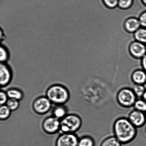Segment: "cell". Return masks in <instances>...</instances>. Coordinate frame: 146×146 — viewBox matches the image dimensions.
I'll list each match as a JSON object with an SVG mask.
<instances>
[{"label": "cell", "mask_w": 146, "mask_h": 146, "mask_svg": "<svg viewBox=\"0 0 146 146\" xmlns=\"http://www.w3.org/2000/svg\"><path fill=\"white\" fill-rule=\"evenodd\" d=\"M121 144L113 135L107 137L104 139L102 143L101 146H121Z\"/></svg>", "instance_id": "e0dca14e"}, {"label": "cell", "mask_w": 146, "mask_h": 146, "mask_svg": "<svg viewBox=\"0 0 146 146\" xmlns=\"http://www.w3.org/2000/svg\"><path fill=\"white\" fill-rule=\"evenodd\" d=\"M79 138L75 133H63L58 137L56 146H78Z\"/></svg>", "instance_id": "52a82bcc"}, {"label": "cell", "mask_w": 146, "mask_h": 146, "mask_svg": "<svg viewBox=\"0 0 146 146\" xmlns=\"http://www.w3.org/2000/svg\"><path fill=\"white\" fill-rule=\"evenodd\" d=\"M69 91L65 87L60 84L51 85L47 89L46 97L52 104L56 105H63L70 98Z\"/></svg>", "instance_id": "7a4b0ae2"}, {"label": "cell", "mask_w": 146, "mask_h": 146, "mask_svg": "<svg viewBox=\"0 0 146 146\" xmlns=\"http://www.w3.org/2000/svg\"><path fill=\"white\" fill-rule=\"evenodd\" d=\"M145 132L146 133V124H145Z\"/></svg>", "instance_id": "4dcf8cb0"}, {"label": "cell", "mask_w": 146, "mask_h": 146, "mask_svg": "<svg viewBox=\"0 0 146 146\" xmlns=\"http://www.w3.org/2000/svg\"><path fill=\"white\" fill-rule=\"evenodd\" d=\"M0 97H1V101H0L1 105H5L9 99L6 92L1 91L0 93Z\"/></svg>", "instance_id": "d4e9b609"}, {"label": "cell", "mask_w": 146, "mask_h": 146, "mask_svg": "<svg viewBox=\"0 0 146 146\" xmlns=\"http://www.w3.org/2000/svg\"><path fill=\"white\" fill-rule=\"evenodd\" d=\"M129 51L134 58L141 59L146 54V45L139 41H134L130 44Z\"/></svg>", "instance_id": "30bf717a"}, {"label": "cell", "mask_w": 146, "mask_h": 146, "mask_svg": "<svg viewBox=\"0 0 146 146\" xmlns=\"http://www.w3.org/2000/svg\"><path fill=\"white\" fill-rule=\"evenodd\" d=\"M145 116L146 118V111H145Z\"/></svg>", "instance_id": "1f68e13d"}, {"label": "cell", "mask_w": 146, "mask_h": 146, "mask_svg": "<svg viewBox=\"0 0 146 146\" xmlns=\"http://www.w3.org/2000/svg\"><path fill=\"white\" fill-rule=\"evenodd\" d=\"M82 125V120L80 116L70 114L60 120V130L63 133H75L80 130Z\"/></svg>", "instance_id": "3957f363"}, {"label": "cell", "mask_w": 146, "mask_h": 146, "mask_svg": "<svg viewBox=\"0 0 146 146\" xmlns=\"http://www.w3.org/2000/svg\"><path fill=\"white\" fill-rule=\"evenodd\" d=\"M131 89L138 99L142 98L146 88L145 85L134 84L131 87Z\"/></svg>", "instance_id": "ac0fdd59"}, {"label": "cell", "mask_w": 146, "mask_h": 146, "mask_svg": "<svg viewBox=\"0 0 146 146\" xmlns=\"http://www.w3.org/2000/svg\"><path fill=\"white\" fill-rule=\"evenodd\" d=\"M113 131L114 136L122 144L128 143L133 141L138 133V129L125 117H120L116 120Z\"/></svg>", "instance_id": "6da1fadb"}, {"label": "cell", "mask_w": 146, "mask_h": 146, "mask_svg": "<svg viewBox=\"0 0 146 146\" xmlns=\"http://www.w3.org/2000/svg\"><path fill=\"white\" fill-rule=\"evenodd\" d=\"M1 41H2V40H3L4 38H5V35H4V31L1 28Z\"/></svg>", "instance_id": "83f0119b"}, {"label": "cell", "mask_w": 146, "mask_h": 146, "mask_svg": "<svg viewBox=\"0 0 146 146\" xmlns=\"http://www.w3.org/2000/svg\"><path fill=\"white\" fill-rule=\"evenodd\" d=\"M128 119L137 128H141L146 124L145 113L136 110H132L128 114Z\"/></svg>", "instance_id": "9c48e42d"}, {"label": "cell", "mask_w": 146, "mask_h": 146, "mask_svg": "<svg viewBox=\"0 0 146 146\" xmlns=\"http://www.w3.org/2000/svg\"><path fill=\"white\" fill-rule=\"evenodd\" d=\"M116 98L118 103L126 108H133L134 104L138 99L131 88L129 87L120 89L117 93Z\"/></svg>", "instance_id": "277c9868"}, {"label": "cell", "mask_w": 146, "mask_h": 146, "mask_svg": "<svg viewBox=\"0 0 146 146\" xmlns=\"http://www.w3.org/2000/svg\"><path fill=\"white\" fill-rule=\"evenodd\" d=\"M131 78L134 84L145 85L146 84V72L144 70H136L133 73Z\"/></svg>", "instance_id": "7c38bea8"}, {"label": "cell", "mask_w": 146, "mask_h": 146, "mask_svg": "<svg viewBox=\"0 0 146 146\" xmlns=\"http://www.w3.org/2000/svg\"><path fill=\"white\" fill-rule=\"evenodd\" d=\"M134 36L135 41L146 44V28H140L134 33Z\"/></svg>", "instance_id": "9a60e30c"}, {"label": "cell", "mask_w": 146, "mask_h": 146, "mask_svg": "<svg viewBox=\"0 0 146 146\" xmlns=\"http://www.w3.org/2000/svg\"><path fill=\"white\" fill-rule=\"evenodd\" d=\"M9 57V53L8 49L3 44L1 45L0 48V60L1 63H6Z\"/></svg>", "instance_id": "ffe728a7"}, {"label": "cell", "mask_w": 146, "mask_h": 146, "mask_svg": "<svg viewBox=\"0 0 146 146\" xmlns=\"http://www.w3.org/2000/svg\"><path fill=\"white\" fill-rule=\"evenodd\" d=\"M133 0H119L118 7L123 9H127L132 6Z\"/></svg>", "instance_id": "603a6c76"}, {"label": "cell", "mask_w": 146, "mask_h": 146, "mask_svg": "<svg viewBox=\"0 0 146 146\" xmlns=\"http://www.w3.org/2000/svg\"><path fill=\"white\" fill-rule=\"evenodd\" d=\"M12 71L6 63L0 65V84L1 88L7 87L11 83L12 78Z\"/></svg>", "instance_id": "ba28073f"}, {"label": "cell", "mask_w": 146, "mask_h": 146, "mask_svg": "<svg viewBox=\"0 0 146 146\" xmlns=\"http://www.w3.org/2000/svg\"><path fill=\"white\" fill-rule=\"evenodd\" d=\"M67 111L63 105H56L52 111L53 116L60 120L67 115Z\"/></svg>", "instance_id": "5bb4252c"}, {"label": "cell", "mask_w": 146, "mask_h": 146, "mask_svg": "<svg viewBox=\"0 0 146 146\" xmlns=\"http://www.w3.org/2000/svg\"><path fill=\"white\" fill-rule=\"evenodd\" d=\"M9 99L20 101L23 99L24 94L22 91L17 88H11L6 91Z\"/></svg>", "instance_id": "4fadbf2b"}, {"label": "cell", "mask_w": 146, "mask_h": 146, "mask_svg": "<svg viewBox=\"0 0 146 146\" xmlns=\"http://www.w3.org/2000/svg\"><path fill=\"white\" fill-rule=\"evenodd\" d=\"M141 65H142L143 69L146 72V54L141 59Z\"/></svg>", "instance_id": "4316f807"}, {"label": "cell", "mask_w": 146, "mask_h": 146, "mask_svg": "<svg viewBox=\"0 0 146 146\" xmlns=\"http://www.w3.org/2000/svg\"><path fill=\"white\" fill-rule=\"evenodd\" d=\"M11 111H16L19 106V101L17 100L9 99L5 104Z\"/></svg>", "instance_id": "7402d4cb"}, {"label": "cell", "mask_w": 146, "mask_h": 146, "mask_svg": "<svg viewBox=\"0 0 146 146\" xmlns=\"http://www.w3.org/2000/svg\"><path fill=\"white\" fill-rule=\"evenodd\" d=\"M52 103L46 97H38L34 101L33 108L37 114L43 115L47 113L52 107Z\"/></svg>", "instance_id": "5b68a950"}, {"label": "cell", "mask_w": 146, "mask_h": 146, "mask_svg": "<svg viewBox=\"0 0 146 146\" xmlns=\"http://www.w3.org/2000/svg\"><path fill=\"white\" fill-rule=\"evenodd\" d=\"M142 98L143 99H144V101H145L146 102V89L145 90V92H144V95H143Z\"/></svg>", "instance_id": "f1b7e54d"}, {"label": "cell", "mask_w": 146, "mask_h": 146, "mask_svg": "<svg viewBox=\"0 0 146 146\" xmlns=\"http://www.w3.org/2000/svg\"><path fill=\"white\" fill-rule=\"evenodd\" d=\"M11 111L6 105H1L0 119L1 121H5L8 119L11 115Z\"/></svg>", "instance_id": "d6986e66"}, {"label": "cell", "mask_w": 146, "mask_h": 146, "mask_svg": "<svg viewBox=\"0 0 146 146\" xmlns=\"http://www.w3.org/2000/svg\"><path fill=\"white\" fill-rule=\"evenodd\" d=\"M143 3L144 4V5L146 7V0H142Z\"/></svg>", "instance_id": "f546056e"}, {"label": "cell", "mask_w": 146, "mask_h": 146, "mask_svg": "<svg viewBox=\"0 0 146 146\" xmlns=\"http://www.w3.org/2000/svg\"><path fill=\"white\" fill-rule=\"evenodd\" d=\"M43 129L47 133H56L60 130V120L54 116L48 117L42 123Z\"/></svg>", "instance_id": "8992f818"}, {"label": "cell", "mask_w": 146, "mask_h": 146, "mask_svg": "<svg viewBox=\"0 0 146 146\" xmlns=\"http://www.w3.org/2000/svg\"><path fill=\"white\" fill-rule=\"evenodd\" d=\"M105 5L110 9H114L118 6L119 0H103Z\"/></svg>", "instance_id": "cb8c5ba5"}, {"label": "cell", "mask_w": 146, "mask_h": 146, "mask_svg": "<svg viewBox=\"0 0 146 146\" xmlns=\"http://www.w3.org/2000/svg\"><path fill=\"white\" fill-rule=\"evenodd\" d=\"M138 19L141 26L146 28V11L141 14Z\"/></svg>", "instance_id": "484cf974"}, {"label": "cell", "mask_w": 146, "mask_h": 146, "mask_svg": "<svg viewBox=\"0 0 146 146\" xmlns=\"http://www.w3.org/2000/svg\"><path fill=\"white\" fill-rule=\"evenodd\" d=\"M134 109L145 113L146 111V102L142 98L137 99L133 106Z\"/></svg>", "instance_id": "44dd1931"}, {"label": "cell", "mask_w": 146, "mask_h": 146, "mask_svg": "<svg viewBox=\"0 0 146 146\" xmlns=\"http://www.w3.org/2000/svg\"><path fill=\"white\" fill-rule=\"evenodd\" d=\"M140 21L138 19L134 18H128L124 23V28L127 32L134 33L140 28Z\"/></svg>", "instance_id": "8fae6325"}, {"label": "cell", "mask_w": 146, "mask_h": 146, "mask_svg": "<svg viewBox=\"0 0 146 146\" xmlns=\"http://www.w3.org/2000/svg\"><path fill=\"white\" fill-rule=\"evenodd\" d=\"M94 138L90 136L86 135L80 137L78 146H95Z\"/></svg>", "instance_id": "2e32d148"}]
</instances>
